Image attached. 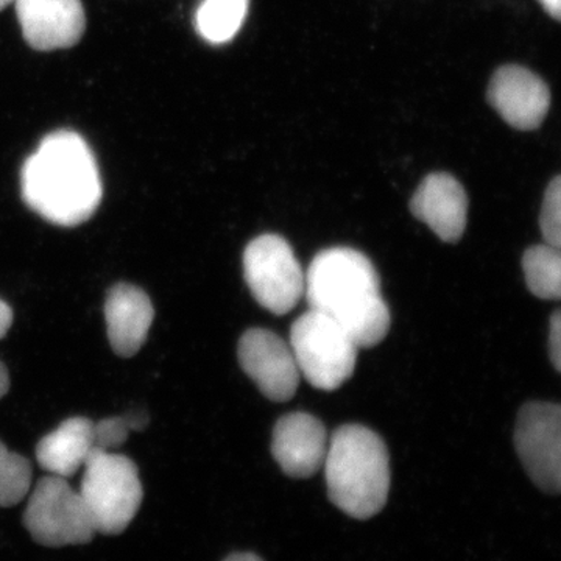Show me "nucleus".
<instances>
[{"instance_id": "obj_1", "label": "nucleus", "mask_w": 561, "mask_h": 561, "mask_svg": "<svg viewBox=\"0 0 561 561\" xmlns=\"http://www.w3.org/2000/svg\"><path fill=\"white\" fill-rule=\"evenodd\" d=\"M21 191L25 205L58 227H79L102 202L98 161L79 133H50L24 162Z\"/></svg>"}, {"instance_id": "obj_2", "label": "nucleus", "mask_w": 561, "mask_h": 561, "mask_svg": "<svg viewBox=\"0 0 561 561\" xmlns=\"http://www.w3.org/2000/svg\"><path fill=\"white\" fill-rule=\"evenodd\" d=\"M305 276L309 308L337 321L359 348H371L389 334L381 279L364 253L348 247L320 251Z\"/></svg>"}, {"instance_id": "obj_3", "label": "nucleus", "mask_w": 561, "mask_h": 561, "mask_svg": "<svg viewBox=\"0 0 561 561\" xmlns=\"http://www.w3.org/2000/svg\"><path fill=\"white\" fill-rule=\"evenodd\" d=\"M323 467L335 507L354 519H370L382 511L390 491V459L376 432L359 424L339 427Z\"/></svg>"}, {"instance_id": "obj_4", "label": "nucleus", "mask_w": 561, "mask_h": 561, "mask_svg": "<svg viewBox=\"0 0 561 561\" xmlns=\"http://www.w3.org/2000/svg\"><path fill=\"white\" fill-rule=\"evenodd\" d=\"M95 531L121 535L138 515L144 500L138 467L128 457L94 449L84 463L79 491Z\"/></svg>"}, {"instance_id": "obj_5", "label": "nucleus", "mask_w": 561, "mask_h": 561, "mask_svg": "<svg viewBox=\"0 0 561 561\" xmlns=\"http://www.w3.org/2000/svg\"><path fill=\"white\" fill-rule=\"evenodd\" d=\"M290 348L306 381L332 391L353 376L359 345L337 321L311 309L291 324Z\"/></svg>"}, {"instance_id": "obj_6", "label": "nucleus", "mask_w": 561, "mask_h": 561, "mask_svg": "<svg viewBox=\"0 0 561 561\" xmlns=\"http://www.w3.org/2000/svg\"><path fill=\"white\" fill-rule=\"evenodd\" d=\"M24 527L46 548L87 545L98 534L79 491L54 474L36 483L25 508Z\"/></svg>"}, {"instance_id": "obj_7", "label": "nucleus", "mask_w": 561, "mask_h": 561, "mask_svg": "<svg viewBox=\"0 0 561 561\" xmlns=\"http://www.w3.org/2000/svg\"><path fill=\"white\" fill-rule=\"evenodd\" d=\"M243 276L262 308L284 316L305 295L306 276L286 239L262 234L243 251Z\"/></svg>"}, {"instance_id": "obj_8", "label": "nucleus", "mask_w": 561, "mask_h": 561, "mask_svg": "<svg viewBox=\"0 0 561 561\" xmlns=\"http://www.w3.org/2000/svg\"><path fill=\"white\" fill-rule=\"evenodd\" d=\"M515 446L531 482L548 494L561 490V409L529 402L516 420Z\"/></svg>"}, {"instance_id": "obj_9", "label": "nucleus", "mask_w": 561, "mask_h": 561, "mask_svg": "<svg viewBox=\"0 0 561 561\" xmlns=\"http://www.w3.org/2000/svg\"><path fill=\"white\" fill-rule=\"evenodd\" d=\"M242 370L253 379L268 400L289 401L297 393L300 370L297 360L279 335L253 328L242 335L238 346Z\"/></svg>"}, {"instance_id": "obj_10", "label": "nucleus", "mask_w": 561, "mask_h": 561, "mask_svg": "<svg viewBox=\"0 0 561 561\" xmlns=\"http://www.w3.org/2000/svg\"><path fill=\"white\" fill-rule=\"evenodd\" d=\"M22 35L35 50L69 49L87 28L81 0H14Z\"/></svg>"}, {"instance_id": "obj_11", "label": "nucleus", "mask_w": 561, "mask_h": 561, "mask_svg": "<svg viewBox=\"0 0 561 561\" xmlns=\"http://www.w3.org/2000/svg\"><path fill=\"white\" fill-rule=\"evenodd\" d=\"M489 102L511 127L530 131L545 121L551 106V92L531 70L504 66L490 81Z\"/></svg>"}, {"instance_id": "obj_12", "label": "nucleus", "mask_w": 561, "mask_h": 561, "mask_svg": "<svg viewBox=\"0 0 561 561\" xmlns=\"http://www.w3.org/2000/svg\"><path fill=\"white\" fill-rule=\"evenodd\" d=\"M328 443L327 430L319 419L309 413L295 412L276 423L272 454L287 476L308 479L323 468Z\"/></svg>"}, {"instance_id": "obj_13", "label": "nucleus", "mask_w": 561, "mask_h": 561, "mask_svg": "<svg viewBox=\"0 0 561 561\" xmlns=\"http://www.w3.org/2000/svg\"><path fill=\"white\" fill-rule=\"evenodd\" d=\"M411 210L443 242L454 243L467 228L468 195L449 173H431L413 194Z\"/></svg>"}, {"instance_id": "obj_14", "label": "nucleus", "mask_w": 561, "mask_h": 561, "mask_svg": "<svg viewBox=\"0 0 561 561\" xmlns=\"http://www.w3.org/2000/svg\"><path fill=\"white\" fill-rule=\"evenodd\" d=\"M154 308L149 295L131 284L111 287L105 301L106 332L111 348L121 357L139 353L149 337Z\"/></svg>"}, {"instance_id": "obj_15", "label": "nucleus", "mask_w": 561, "mask_h": 561, "mask_svg": "<svg viewBox=\"0 0 561 561\" xmlns=\"http://www.w3.org/2000/svg\"><path fill=\"white\" fill-rule=\"evenodd\" d=\"M94 449V421L73 416L38 443L36 459L44 471L68 479L84 467Z\"/></svg>"}, {"instance_id": "obj_16", "label": "nucleus", "mask_w": 561, "mask_h": 561, "mask_svg": "<svg viewBox=\"0 0 561 561\" xmlns=\"http://www.w3.org/2000/svg\"><path fill=\"white\" fill-rule=\"evenodd\" d=\"M249 0H203L195 16L198 35L210 44H225L241 31Z\"/></svg>"}, {"instance_id": "obj_17", "label": "nucleus", "mask_w": 561, "mask_h": 561, "mask_svg": "<svg viewBox=\"0 0 561 561\" xmlns=\"http://www.w3.org/2000/svg\"><path fill=\"white\" fill-rule=\"evenodd\" d=\"M527 287L541 300H559L561 294L560 249L542 243L530 247L523 256Z\"/></svg>"}, {"instance_id": "obj_18", "label": "nucleus", "mask_w": 561, "mask_h": 561, "mask_svg": "<svg viewBox=\"0 0 561 561\" xmlns=\"http://www.w3.org/2000/svg\"><path fill=\"white\" fill-rule=\"evenodd\" d=\"M33 470L31 461L11 453L0 442V507L20 504L31 490Z\"/></svg>"}, {"instance_id": "obj_19", "label": "nucleus", "mask_w": 561, "mask_h": 561, "mask_svg": "<svg viewBox=\"0 0 561 561\" xmlns=\"http://www.w3.org/2000/svg\"><path fill=\"white\" fill-rule=\"evenodd\" d=\"M540 228L545 243L560 249L561 245V179L549 183L542 197Z\"/></svg>"}, {"instance_id": "obj_20", "label": "nucleus", "mask_w": 561, "mask_h": 561, "mask_svg": "<svg viewBox=\"0 0 561 561\" xmlns=\"http://www.w3.org/2000/svg\"><path fill=\"white\" fill-rule=\"evenodd\" d=\"M130 432L125 416H111V419L99 421L94 423L95 449L113 451L128 440Z\"/></svg>"}, {"instance_id": "obj_21", "label": "nucleus", "mask_w": 561, "mask_h": 561, "mask_svg": "<svg viewBox=\"0 0 561 561\" xmlns=\"http://www.w3.org/2000/svg\"><path fill=\"white\" fill-rule=\"evenodd\" d=\"M549 357L553 368L561 371V313L560 311L553 312L551 317V324H549Z\"/></svg>"}, {"instance_id": "obj_22", "label": "nucleus", "mask_w": 561, "mask_h": 561, "mask_svg": "<svg viewBox=\"0 0 561 561\" xmlns=\"http://www.w3.org/2000/svg\"><path fill=\"white\" fill-rule=\"evenodd\" d=\"M13 324V311L5 301L0 300V341L5 337Z\"/></svg>"}, {"instance_id": "obj_23", "label": "nucleus", "mask_w": 561, "mask_h": 561, "mask_svg": "<svg viewBox=\"0 0 561 561\" xmlns=\"http://www.w3.org/2000/svg\"><path fill=\"white\" fill-rule=\"evenodd\" d=\"M125 420H127L130 431H144L149 424V416L142 412L128 413V415H125Z\"/></svg>"}, {"instance_id": "obj_24", "label": "nucleus", "mask_w": 561, "mask_h": 561, "mask_svg": "<svg viewBox=\"0 0 561 561\" xmlns=\"http://www.w3.org/2000/svg\"><path fill=\"white\" fill-rule=\"evenodd\" d=\"M542 9L548 11L553 20H560L561 0H540Z\"/></svg>"}, {"instance_id": "obj_25", "label": "nucleus", "mask_w": 561, "mask_h": 561, "mask_svg": "<svg viewBox=\"0 0 561 561\" xmlns=\"http://www.w3.org/2000/svg\"><path fill=\"white\" fill-rule=\"evenodd\" d=\"M10 390V373L5 365L0 362V400L9 393Z\"/></svg>"}, {"instance_id": "obj_26", "label": "nucleus", "mask_w": 561, "mask_h": 561, "mask_svg": "<svg viewBox=\"0 0 561 561\" xmlns=\"http://www.w3.org/2000/svg\"><path fill=\"white\" fill-rule=\"evenodd\" d=\"M224 561H264L261 557H257L256 553L250 552H241V553H232V556L228 557Z\"/></svg>"}, {"instance_id": "obj_27", "label": "nucleus", "mask_w": 561, "mask_h": 561, "mask_svg": "<svg viewBox=\"0 0 561 561\" xmlns=\"http://www.w3.org/2000/svg\"><path fill=\"white\" fill-rule=\"evenodd\" d=\"M10 3H14V0H0V11L7 9V7H9Z\"/></svg>"}]
</instances>
